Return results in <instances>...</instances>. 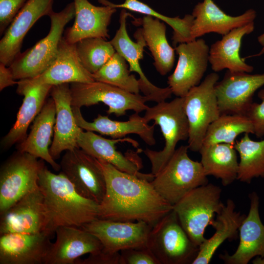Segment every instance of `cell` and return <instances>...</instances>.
Wrapping results in <instances>:
<instances>
[{
  "label": "cell",
  "instance_id": "21",
  "mask_svg": "<svg viewBox=\"0 0 264 264\" xmlns=\"http://www.w3.org/2000/svg\"><path fill=\"white\" fill-rule=\"evenodd\" d=\"M56 240L47 253L44 264H75L80 257L103 248L99 240L79 227L63 226L56 231Z\"/></svg>",
  "mask_w": 264,
  "mask_h": 264
},
{
  "label": "cell",
  "instance_id": "5",
  "mask_svg": "<svg viewBox=\"0 0 264 264\" xmlns=\"http://www.w3.org/2000/svg\"><path fill=\"white\" fill-rule=\"evenodd\" d=\"M221 193L220 187L208 183L193 189L173 205L180 224L198 247L206 241V228L212 225L224 205Z\"/></svg>",
  "mask_w": 264,
  "mask_h": 264
},
{
  "label": "cell",
  "instance_id": "29",
  "mask_svg": "<svg viewBox=\"0 0 264 264\" xmlns=\"http://www.w3.org/2000/svg\"><path fill=\"white\" fill-rule=\"evenodd\" d=\"M56 107L52 98L45 102L33 121L30 133L21 142L18 151L28 153L49 163L56 171L60 170L49 153V146L55 123Z\"/></svg>",
  "mask_w": 264,
  "mask_h": 264
},
{
  "label": "cell",
  "instance_id": "31",
  "mask_svg": "<svg viewBox=\"0 0 264 264\" xmlns=\"http://www.w3.org/2000/svg\"><path fill=\"white\" fill-rule=\"evenodd\" d=\"M199 153L207 176L220 179L225 186L237 179L239 162L234 145L220 143L202 146Z\"/></svg>",
  "mask_w": 264,
  "mask_h": 264
},
{
  "label": "cell",
  "instance_id": "8",
  "mask_svg": "<svg viewBox=\"0 0 264 264\" xmlns=\"http://www.w3.org/2000/svg\"><path fill=\"white\" fill-rule=\"evenodd\" d=\"M148 247L160 264H188L199 252L173 209L152 228Z\"/></svg>",
  "mask_w": 264,
  "mask_h": 264
},
{
  "label": "cell",
  "instance_id": "12",
  "mask_svg": "<svg viewBox=\"0 0 264 264\" xmlns=\"http://www.w3.org/2000/svg\"><path fill=\"white\" fill-rule=\"evenodd\" d=\"M175 49L178 59L167 83L173 94L183 97L200 84L209 63V47L204 40L198 39L179 44Z\"/></svg>",
  "mask_w": 264,
  "mask_h": 264
},
{
  "label": "cell",
  "instance_id": "15",
  "mask_svg": "<svg viewBox=\"0 0 264 264\" xmlns=\"http://www.w3.org/2000/svg\"><path fill=\"white\" fill-rule=\"evenodd\" d=\"M0 214V235L38 233L47 231L49 219L39 187L22 197Z\"/></svg>",
  "mask_w": 264,
  "mask_h": 264
},
{
  "label": "cell",
  "instance_id": "39",
  "mask_svg": "<svg viewBox=\"0 0 264 264\" xmlns=\"http://www.w3.org/2000/svg\"><path fill=\"white\" fill-rule=\"evenodd\" d=\"M258 96L261 100L260 103L252 102L245 112L246 116L251 121L254 134L258 138L264 136V89H261Z\"/></svg>",
  "mask_w": 264,
  "mask_h": 264
},
{
  "label": "cell",
  "instance_id": "24",
  "mask_svg": "<svg viewBox=\"0 0 264 264\" xmlns=\"http://www.w3.org/2000/svg\"><path fill=\"white\" fill-rule=\"evenodd\" d=\"M249 198L250 208L239 229L237 249L232 255L225 252L219 256L225 264H247L255 257H264V224L259 214V197L253 192Z\"/></svg>",
  "mask_w": 264,
  "mask_h": 264
},
{
  "label": "cell",
  "instance_id": "11",
  "mask_svg": "<svg viewBox=\"0 0 264 264\" xmlns=\"http://www.w3.org/2000/svg\"><path fill=\"white\" fill-rule=\"evenodd\" d=\"M60 170L82 196L100 204L106 190L103 171L96 158L80 148L66 151Z\"/></svg>",
  "mask_w": 264,
  "mask_h": 264
},
{
  "label": "cell",
  "instance_id": "32",
  "mask_svg": "<svg viewBox=\"0 0 264 264\" xmlns=\"http://www.w3.org/2000/svg\"><path fill=\"white\" fill-rule=\"evenodd\" d=\"M138 20L142 26L140 28L142 34L154 59L153 65L160 74L165 75L172 69L175 61V49L167 39L165 24L149 15Z\"/></svg>",
  "mask_w": 264,
  "mask_h": 264
},
{
  "label": "cell",
  "instance_id": "37",
  "mask_svg": "<svg viewBox=\"0 0 264 264\" xmlns=\"http://www.w3.org/2000/svg\"><path fill=\"white\" fill-rule=\"evenodd\" d=\"M75 45L81 64L91 74L98 71L116 52L110 41L101 38L84 39Z\"/></svg>",
  "mask_w": 264,
  "mask_h": 264
},
{
  "label": "cell",
  "instance_id": "16",
  "mask_svg": "<svg viewBox=\"0 0 264 264\" xmlns=\"http://www.w3.org/2000/svg\"><path fill=\"white\" fill-rule=\"evenodd\" d=\"M264 85V73L251 74L227 70L215 85L221 114L244 115L253 102L255 92Z\"/></svg>",
  "mask_w": 264,
  "mask_h": 264
},
{
  "label": "cell",
  "instance_id": "28",
  "mask_svg": "<svg viewBox=\"0 0 264 264\" xmlns=\"http://www.w3.org/2000/svg\"><path fill=\"white\" fill-rule=\"evenodd\" d=\"M254 29V22L235 28L211 45L209 63L214 72L224 69L232 72L251 73L253 71L254 67L241 57L240 49L243 37L252 33Z\"/></svg>",
  "mask_w": 264,
  "mask_h": 264
},
{
  "label": "cell",
  "instance_id": "19",
  "mask_svg": "<svg viewBox=\"0 0 264 264\" xmlns=\"http://www.w3.org/2000/svg\"><path fill=\"white\" fill-rule=\"evenodd\" d=\"M51 237L46 232L0 235V264H44Z\"/></svg>",
  "mask_w": 264,
  "mask_h": 264
},
{
  "label": "cell",
  "instance_id": "14",
  "mask_svg": "<svg viewBox=\"0 0 264 264\" xmlns=\"http://www.w3.org/2000/svg\"><path fill=\"white\" fill-rule=\"evenodd\" d=\"M81 228L96 237L110 252L148 247L153 226L143 221L123 222L97 219Z\"/></svg>",
  "mask_w": 264,
  "mask_h": 264
},
{
  "label": "cell",
  "instance_id": "22",
  "mask_svg": "<svg viewBox=\"0 0 264 264\" xmlns=\"http://www.w3.org/2000/svg\"><path fill=\"white\" fill-rule=\"evenodd\" d=\"M192 15L194 17L190 32L192 41L212 32L223 36L235 28L254 22L256 12L249 9L240 15L232 16L225 13L213 0H203L195 6Z\"/></svg>",
  "mask_w": 264,
  "mask_h": 264
},
{
  "label": "cell",
  "instance_id": "1",
  "mask_svg": "<svg viewBox=\"0 0 264 264\" xmlns=\"http://www.w3.org/2000/svg\"><path fill=\"white\" fill-rule=\"evenodd\" d=\"M97 160L106 182L98 219L143 221L153 227L173 209V205L157 192L151 181L122 172L105 161Z\"/></svg>",
  "mask_w": 264,
  "mask_h": 264
},
{
  "label": "cell",
  "instance_id": "25",
  "mask_svg": "<svg viewBox=\"0 0 264 264\" xmlns=\"http://www.w3.org/2000/svg\"><path fill=\"white\" fill-rule=\"evenodd\" d=\"M75 9L74 22L67 28L64 37L70 44L84 39L110 37L108 26L117 8L109 5L97 6L88 0H73Z\"/></svg>",
  "mask_w": 264,
  "mask_h": 264
},
{
  "label": "cell",
  "instance_id": "17",
  "mask_svg": "<svg viewBox=\"0 0 264 264\" xmlns=\"http://www.w3.org/2000/svg\"><path fill=\"white\" fill-rule=\"evenodd\" d=\"M124 141L132 143L135 147L138 146L136 141L129 138L109 139L92 131L84 132L83 130L78 135L77 145L92 157L105 161L122 172L152 181L154 177L152 173L146 174L139 172L142 168L141 161L136 153L132 151L124 155L116 150L115 144Z\"/></svg>",
  "mask_w": 264,
  "mask_h": 264
},
{
  "label": "cell",
  "instance_id": "27",
  "mask_svg": "<svg viewBox=\"0 0 264 264\" xmlns=\"http://www.w3.org/2000/svg\"><path fill=\"white\" fill-rule=\"evenodd\" d=\"M72 109L76 122L82 129L96 132L115 139L136 134L150 146L156 143L154 135L155 124L149 125V122L139 113H133L126 121L113 120L107 116L98 114L92 122H88L83 117L80 108L72 107Z\"/></svg>",
  "mask_w": 264,
  "mask_h": 264
},
{
  "label": "cell",
  "instance_id": "36",
  "mask_svg": "<svg viewBox=\"0 0 264 264\" xmlns=\"http://www.w3.org/2000/svg\"><path fill=\"white\" fill-rule=\"evenodd\" d=\"M127 61L115 52L112 57L98 71L92 74L95 81L110 84L127 91L139 94L138 80L130 74Z\"/></svg>",
  "mask_w": 264,
  "mask_h": 264
},
{
  "label": "cell",
  "instance_id": "23",
  "mask_svg": "<svg viewBox=\"0 0 264 264\" xmlns=\"http://www.w3.org/2000/svg\"><path fill=\"white\" fill-rule=\"evenodd\" d=\"M21 80L30 85L48 84L52 86L95 81L92 74L81 64L75 44L69 43L64 37L60 43L56 58L51 65L40 75L34 78Z\"/></svg>",
  "mask_w": 264,
  "mask_h": 264
},
{
  "label": "cell",
  "instance_id": "9",
  "mask_svg": "<svg viewBox=\"0 0 264 264\" xmlns=\"http://www.w3.org/2000/svg\"><path fill=\"white\" fill-rule=\"evenodd\" d=\"M18 151L1 165L0 170V214L28 193L39 187L43 160Z\"/></svg>",
  "mask_w": 264,
  "mask_h": 264
},
{
  "label": "cell",
  "instance_id": "13",
  "mask_svg": "<svg viewBox=\"0 0 264 264\" xmlns=\"http://www.w3.org/2000/svg\"><path fill=\"white\" fill-rule=\"evenodd\" d=\"M130 14L125 9L121 11L119 18V27L114 36L110 41L116 52L120 54L129 65L130 72H135L139 76L138 80L139 89L149 101L157 103L165 101L173 94L169 87L161 88L152 84L142 70L139 60L143 58L144 47L147 46L140 28L134 34L136 42L132 41L127 32L126 20Z\"/></svg>",
  "mask_w": 264,
  "mask_h": 264
},
{
  "label": "cell",
  "instance_id": "34",
  "mask_svg": "<svg viewBox=\"0 0 264 264\" xmlns=\"http://www.w3.org/2000/svg\"><path fill=\"white\" fill-rule=\"evenodd\" d=\"M103 5L110 6L115 8H122L133 12L151 16L164 22L173 29V44L175 47L178 44L191 42V28L194 17L192 14H186L182 18L166 16L153 9L148 4L139 0H125L123 3L115 4L107 0H98Z\"/></svg>",
  "mask_w": 264,
  "mask_h": 264
},
{
  "label": "cell",
  "instance_id": "43",
  "mask_svg": "<svg viewBox=\"0 0 264 264\" xmlns=\"http://www.w3.org/2000/svg\"><path fill=\"white\" fill-rule=\"evenodd\" d=\"M258 42L262 46V49L260 51L256 54L251 55L248 57L243 58L245 60L247 58H249L250 57H258L264 54V33L261 34L257 38Z\"/></svg>",
  "mask_w": 264,
  "mask_h": 264
},
{
  "label": "cell",
  "instance_id": "38",
  "mask_svg": "<svg viewBox=\"0 0 264 264\" xmlns=\"http://www.w3.org/2000/svg\"><path fill=\"white\" fill-rule=\"evenodd\" d=\"M119 264H160L149 248H133L120 251Z\"/></svg>",
  "mask_w": 264,
  "mask_h": 264
},
{
  "label": "cell",
  "instance_id": "35",
  "mask_svg": "<svg viewBox=\"0 0 264 264\" xmlns=\"http://www.w3.org/2000/svg\"><path fill=\"white\" fill-rule=\"evenodd\" d=\"M243 133L254 134L252 123L246 116L221 114L208 127L202 146L220 143L234 145L236 138Z\"/></svg>",
  "mask_w": 264,
  "mask_h": 264
},
{
  "label": "cell",
  "instance_id": "30",
  "mask_svg": "<svg viewBox=\"0 0 264 264\" xmlns=\"http://www.w3.org/2000/svg\"><path fill=\"white\" fill-rule=\"evenodd\" d=\"M236 205L231 199L227 200L220 212L217 214L212 226L214 235L199 247V252L192 264H208L219 246L225 241L238 238L239 228L246 217L235 210Z\"/></svg>",
  "mask_w": 264,
  "mask_h": 264
},
{
  "label": "cell",
  "instance_id": "4",
  "mask_svg": "<svg viewBox=\"0 0 264 264\" xmlns=\"http://www.w3.org/2000/svg\"><path fill=\"white\" fill-rule=\"evenodd\" d=\"M183 101V97H176L169 102L158 103L149 107L143 116L148 122L153 120L155 125L159 126L165 140V146L161 151L146 148L143 151L151 163V173L154 176L172 156L178 142L188 139L189 124Z\"/></svg>",
  "mask_w": 264,
  "mask_h": 264
},
{
  "label": "cell",
  "instance_id": "2",
  "mask_svg": "<svg viewBox=\"0 0 264 264\" xmlns=\"http://www.w3.org/2000/svg\"><path fill=\"white\" fill-rule=\"evenodd\" d=\"M38 184L49 219L46 232L52 236L59 227L81 228L98 219L99 204L80 195L62 172L55 174L44 165Z\"/></svg>",
  "mask_w": 264,
  "mask_h": 264
},
{
  "label": "cell",
  "instance_id": "40",
  "mask_svg": "<svg viewBox=\"0 0 264 264\" xmlns=\"http://www.w3.org/2000/svg\"><path fill=\"white\" fill-rule=\"evenodd\" d=\"M27 0H0V34L6 31Z\"/></svg>",
  "mask_w": 264,
  "mask_h": 264
},
{
  "label": "cell",
  "instance_id": "18",
  "mask_svg": "<svg viewBox=\"0 0 264 264\" xmlns=\"http://www.w3.org/2000/svg\"><path fill=\"white\" fill-rule=\"evenodd\" d=\"M54 0H27L0 41V63L9 66L21 53L23 39L33 24L53 10Z\"/></svg>",
  "mask_w": 264,
  "mask_h": 264
},
{
  "label": "cell",
  "instance_id": "41",
  "mask_svg": "<svg viewBox=\"0 0 264 264\" xmlns=\"http://www.w3.org/2000/svg\"><path fill=\"white\" fill-rule=\"evenodd\" d=\"M120 252H112L104 248L97 253L89 254L84 259H77L75 264H119Z\"/></svg>",
  "mask_w": 264,
  "mask_h": 264
},
{
  "label": "cell",
  "instance_id": "20",
  "mask_svg": "<svg viewBox=\"0 0 264 264\" xmlns=\"http://www.w3.org/2000/svg\"><path fill=\"white\" fill-rule=\"evenodd\" d=\"M50 92L55 104L56 116L49 153L56 159L62 152L79 148L77 139L82 129L77 124L73 113L69 84L53 86Z\"/></svg>",
  "mask_w": 264,
  "mask_h": 264
},
{
  "label": "cell",
  "instance_id": "6",
  "mask_svg": "<svg viewBox=\"0 0 264 264\" xmlns=\"http://www.w3.org/2000/svg\"><path fill=\"white\" fill-rule=\"evenodd\" d=\"M188 149V145L176 149L151 181L157 192L173 205L193 189L208 182L201 162L189 157Z\"/></svg>",
  "mask_w": 264,
  "mask_h": 264
},
{
  "label": "cell",
  "instance_id": "26",
  "mask_svg": "<svg viewBox=\"0 0 264 264\" xmlns=\"http://www.w3.org/2000/svg\"><path fill=\"white\" fill-rule=\"evenodd\" d=\"M17 85V92L24 96V98L14 124L1 141V148L3 150L21 143L26 137L29 125L41 111L53 86L48 84L30 85L21 80Z\"/></svg>",
  "mask_w": 264,
  "mask_h": 264
},
{
  "label": "cell",
  "instance_id": "42",
  "mask_svg": "<svg viewBox=\"0 0 264 264\" xmlns=\"http://www.w3.org/2000/svg\"><path fill=\"white\" fill-rule=\"evenodd\" d=\"M15 84H18V81L14 79L9 67L0 63V90Z\"/></svg>",
  "mask_w": 264,
  "mask_h": 264
},
{
  "label": "cell",
  "instance_id": "3",
  "mask_svg": "<svg viewBox=\"0 0 264 264\" xmlns=\"http://www.w3.org/2000/svg\"><path fill=\"white\" fill-rule=\"evenodd\" d=\"M75 16L73 1L67 4L61 11H53L48 16L50 19L51 26L47 36L31 48L21 53L8 66L15 80L34 78L51 65L58 54L64 28Z\"/></svg>",
  "mask_w": 264,
  "mask_h": 264
},
{
  "label": "cell",
  "instance_id": "44",
  "mask_svg": "<svg viewBox=\"0 0 264 264\" xmlns=\"http://www.w3.org/2000/svg\"><path fill=\"white\" fill-rule=\"evenodd\" d=\"M252 263L254 264H264V257L257 256L253 260Z\"/></svg>",
  "mask_w": 264,
  "mask_h": 264
},
{
  "label": "cell",
  "instance_id": "10",
  "mask_svg": "<svg viewBox=\"0 0 264 264\" xmlns=\"http://www.w3.org/2000/svg\"><path fill=\"white\" fill-rule=\"evenodd\" d=\"M71 106L81 108L102 102L109 107L108 114L117 117L132 110L140 113L149 107L147 97L132 93L118 87L98 81L90 83H72L70 85Z\"/></svg>",
  "mask_w": 264,
  "mask_h": 264
},
{
  "label": "cell",
  "instance_id": "33",
  "mask_svg": "<svg viewBox=\"0 0 264 264\" xmlns=\"http://www.w3.org/2000/svg\"><path fill=\"white\" fill-rule=\"evenodd\" d=\"M234 147L240 158L237 179L250 183L254 178H264V139L254 141L245 133Z\"/></svg>",
  "mask_w": 264,
  "mask_h": 264
},
{
  "label": "cell",
  "instance_id": "7",
  "mask_svg": "<svg viewBox=\"0 0 264 264\" xmlns=\"http://www.w3.org/2000/svg\"><path fill=\"white\" fill-rule=\"evenodd\" d=\"M219 79L216 72L209 74L183 97L189 128L188 146L192 152H199L208 127L221 115L215 88Z\"/></svg>",
  "mask_w": 264,
  "mask_h": 264
}]
</instances>
